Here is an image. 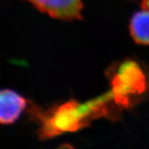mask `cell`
<instances>
[{
	"label": "cell",
	"mask_w": 149,
	"mask_h": 149,
	"mask_svg": "<svg viewBox=\"0 0 149 149\" xmlns=\"http://www.w3.org/2000/svg\"><path fill=\"white\" fill-rule=\"evenodd\" d=\"M28 113L40 124L38 133L42 139L76 132L89 126L93 120L101 117L95 98L83 104L70 100L45 111L32 106Z\"/></svg>",
	"instance_id": "obj_1"
},
{
	"label": "cell",
	"mask_w": 149,
	"mask_h": 149,
	"mask_svg": "<svg viewBox=\"0 0 149 149\" xmlns=\"http://www.w3.org/2000/svg\"><path fill=\"white\" fill-rule=\"evenodd\" d=\"M106 75L111 87L110 95L121 112L134 107L148 93V71L136 60L125 59L113 64Z\"/></svg>",
	"instance_id": "obj_2"
},
{
	"label": "cell",
	"mask_w": 149,
	"mask_h": 149,
	"mask_svg": "<svg viewBox=\"0 0 149 149\" xmlns=\"http://www.w3.org/2000/svg\"><path fill=\"white\" fill-rule=\"evenodd\" d=\"M40 11L61 20L82 18L83 0H29Z\"/></svg>",
	"instance_id": "obj_3"
},
{
	"label": "cell",
	"mask_w": 149,
	"mask_h": 149,
	"mask_svg": "<svg viewBox=\"0 0 149 149\" xmlns=\"http://www.w3.org/2000/svg\"><path fill=\"white\" fill-rule=\"evenodd\" d=\"M27 105L25 98L14 90L0 89V124L9 125L18 120Z\"/></svg>",
	"instance_id": "obj_4"
},
{
	"label": "cell",
	"mask_w": 149,
	"mask_h": 149,
	"mask_svg": "<svg viewBox=\"0 0 149 149\" xmlns=\"http://www.w3.org/2000/svg\"><path fill=\"white\" fill-rule=\"evenodd\" d=\"M130 30L136 43L149 45V11H138L131 18Z\"/></svg>",
	"instance_id": "obj_5"
},
{
	"label": "cell",
	"mask_w": 149,
	"mask_h": 149,
	"mask_svg": "<svg viewBox=\"0 0 149 149\" xmlns=\"http://www.w3.org/2000/svg\"><path fill=\"white\" fill-rule=\"evenodd\" d=\"M141 6L143 10L149 11V0H142Z\"/></svg>",
	"instance_id": "obj_6"
},
{
	"label": "cell",
	"mask_w": 149,
	"mask_h": 149,
	"mask_svg": "<svg viewBox=\"0 0 149 149\" xmlns=\"http://www.w3.org/2000/svg\"><path fill=\"white\" fill-rule=\"evenodd\" d=\"M58 149H74V148L72 147L71 146H70V145H68V144H64V145L60 146Z\"/></svg>",
	"instance_id": "obj_7"
}]
</instances>
